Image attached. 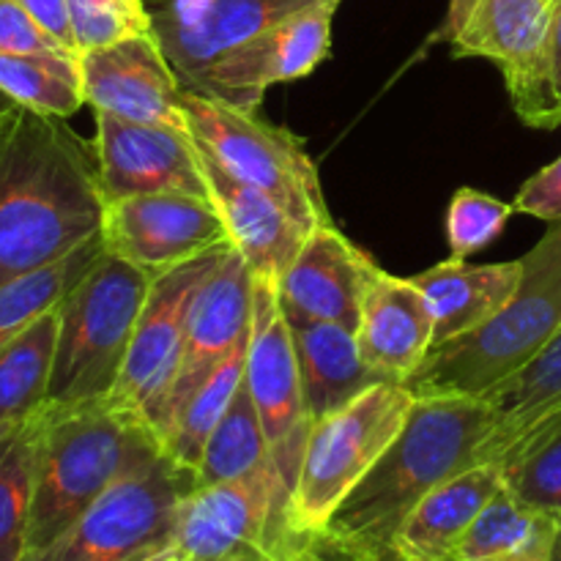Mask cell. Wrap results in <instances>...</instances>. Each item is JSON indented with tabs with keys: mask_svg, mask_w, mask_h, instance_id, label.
<instances>
[{
	"mask_svg": "<svg viewBox=\"0 0 561 561\" xmlns=\"http://www.w3.org/2000/svg\"><path fill=\"white\" fill-rule=\"evenodd\" d=\"M104 208L93 142L66 118L16 104L0 113V285L102 233Z\"/></svg>",
	"mask_w": 561,
	"mask_h": 561,
	"instance_id": "cell-1",
	"label": "cell"
},
{
	"mask_svg": "<svg viewBox=\"0 0 561 561\" xmlns=\"http://www.w3.org/2000/svg\"><path fill=\"white\" fill-rule=\"evenodd\" d=\"M491 416L482 398H416L400 436L312 540L334 553L392 546L403 520L433 488L477 466Z\"/></svg>",
	"mask_w": 561,
	"mask_h": 561,
	"instance_id": "cell-2",
	"label": "cell"
},
{
	"mask_svg": "<svg viewBox=\"0 0 561 561\" xmlns=\"http://www.w3.org/2000/svg\"><path fill=\"white\" fill-rule=\"evenodd\" d=\"M164 453L140 416L91 400L42 405L25 559L64 535L115 480Z\"/></svg>",
	"mask_w": 561,
	"mask_h": 561,
	"instance_id": "cell-3",
	"label": "cell"
},
{
	"mask_svg": "<svg viewBox=\"0 0 561 561\" xmlns=\"http://www.w3.org/2000/svg\"><path fill=\"white\" fill-rule=\"evenodd\" d=\"M513 299L482 327L431 348L403 383L416 398H485L561 329V222L526 252Z\"/></svg>",
	"mask_w": 561,
	"mask_h": 561,
	"instance_id": "cell-4",
	"label": "cell"
},
{
	"mask_svg": "<svg viewBox=\"0 0 561 561\" xmlns=\"http://www.w3.org/2000/svg\"><path fill=\"white\" fill-rule=\"evenodd\" d=\"M142 268L104 250L85 277L58 305L49 405H77L104 400L121 376L131 334L148 296Z\"/></svg>",
	"mask_w": 561,
	"mask_h": 561,
	"instance_id": "cell-5",
	"label": "cell"
},
{
	"mask_svg": "<svg viewBox=\"0 0 561 561\" xmlns=\"http://www.w3.org/2000/svg\"><path fill=\"white\" fill-rule=\"evenodd\" d=\"M294 488L277 463L184 499L173 546L181 561H310L312 540L290 520Z\"/></svg>",
	"mask_w": 561,
	"mask_h": 561,
	"instance_id": "cell-6",
	"label": "cell"
},
{
	"mask_svg": "<svg viewBox=\"0 0 561 561\" xmlns=\"http://www.w3.org/2000/svg\"><path fill=\"white\" fill-rule=\"evenodd\" d=\"M411 409L414 394L387 381L310 427L290 499L296 531L321 535L334 510L400 436Z\"/></svg>",
	"mask_w": 561,
	"mask_h": 561,
	"instance_id": "cell-7",
	"label": "cell"
},
{
	"mask_svg": "<svg viewBox=\"0 0 561 561\" xmlns=\"http://www.w3.org/2000/svg\"><path fill=\"white\" fill-rule=\"evenodd\" d=\"M195 471L159 453L115 480L69 529L25 561H129L173 542Z\"/></svg>",
	"mask_w": 561,
	"mask_h": 561,
	"instance_id": "cell-8",
	"label": "cell"
},
{
	"mask_svg": "<svg viewBox=\"0 0 561 561\" xmlns=\"http://www.w3.org/2000/svg\"><path fill=\"white\" fill-rule=\"evenodd\" d=\"M181 110L197 146L233 179L274 195L310 228L332 222L316 162L294 131L186 88Z\"/></svg>",
	"mask_w": 561,
	"mask_h": 561,
	"instance_id": "cell-9",
	"label": "cell"
},
{
	"mask_svg": "<svg viewBox=\"0 0 561 561\" xmlns=\"http://www.w3.org/2000/svg\"><path fill=\"white\" fill-rule=\"evenodd\" d=\"M553 0H449L436 33L458 58H485L504 75L513 107L535 129L561 126V102L546 64Z\"/></svg>",
	"mask_w": 561,
	"mask_h": 561,
	"instance_id": "cell-10",
	"label": "cell"
},
{
	"mask_svg": "<svg viewBox=\"0 0 561 561\" xmlns=\"http://www.w3.org/2000/svg\"><path fill=\"white\" fill-rule=\"evenodd\" d=\"M230 250H233L230 239L219 241L211 250L151 277L131 334L129 354L113 392L104 398L115 409L140 416L157 433L159 442H162L170 392L179 373L190 307L203 279L225 261Z\"/></svg>",
	"mask_w": 561,
	"mask_h": 561,
	"instance_id": "cell-11",
	"label": "cell"
},
{
	"mask_svg": "<svg viewBox=\"0 0 561 561\" xmlns=\"http://www.w3.org/2000/svg\"><path fill=\"white\" fill-rule=\"evenodd\" d=\"M244 387L261 416L274 463L294 488L312 422L305 409L294 334L279 305V283L274 277L252 274V323L247 340Z\"/></svg>",
	"mask_w": 561,
	"mask_h": 561,
	"instance_id": "cell-12",
	"label": "cell"
},
{
	"mask_svg": "<svg viewBox=\"0 0 561 561\" xmlns=\"http://www.w3.org/2000/svg\"><path fill=\"white\" fill-rule=\"evenodd\" d=\"M343 0H318L266 27L203 71L192 91L255 113L263 93L312 75L332 53V22Z\"/></svg>",
	"mask_w": 561,
	"mask_h": 561,
	"instance_id": "cell-13",
	"label": "cell"
},
{
	"mask_svg": "<svg viewBox=\"0 0 561 561\" xmlns=\"http://www.w3.org/2000/svg\"><path fill=\"white\" fill-rule=\"evenodd\" d=\"M102 239L104 250L157 277L228 241V230L211 197L153 192L107 203Z\"/></svg>",
	"mask_w": 561,
	"mask_h": 561,
	"instance_id": "cell-14",
	"label": "cell"
},
{
	"mask_svg": "<svg viewBox=\"0 0 561 561\" xmlns=\"http://www.w3.org/2000/svg\"><path fill=\"white\" fill-rule=\"evenodd\" d=\"M96 115L99 181L104 203L153 192L208 195L201 151L190 129L159 124H137L110 113Z\"/></svg>",
	"mask_w": 561,
	"mask_h": 561,
	"instance_id": "cell-15",
	"label": "cell"
},
{
	"mask_svg": "<svg viewBox=\"0 0 561 561\" xmlns=\"http://www.w3.org/2000/svg\"><path fill=\"white\" fill-rule=\"evenodd\" d=\"M318 0H159L153 33L186 91L203 71Z\"/></svg>",
	"mask_w": 561,
	"mask_h": 561,
	"instance_id": "cell-16",
	"label": "cell"
},
{
	"mask_svg": "<svg viewBox=\"0 0 561 561\" xmlns=\"http://www.w3.org/2000/svg\"><path fill=\"white\" fill-rule=\"evenodd\" d=\"M85 104L93 113H110L137 124L190 129L181 110L179 75L170 66L157 33L126 38L80 55Z\"/></svg>",
	"mask_w": 561,
	"mask_h": 561,
	"instance_id": "cell-17",
	"label": "cell"
},
{
	"mask_svg": "<svg viewBox=\"0 0 561 561\" xmlns=\"http://www.w3.org/2000/svg\"><path fill=\"white\" fill-rule=\"evenodd\" d=\"M252 323V268L247 266L239 250H230L225 261L203 279L195 301L190 307L181 348L179 373L168 403V420H175L186 400L201 389V383L219 367V362L239 343L250 337ZM162 433V438H164Z\"/></svg>",
	"mask_w": 561,
	"mask_h": 561,
	"instance_id": "cell-18",
	"label": "cell"
},
{
	"mask_svg": "<svg viewBox=\"0 0 561 561\" xmlns=\"http://www.w3.org/2000/svg\"><path fill=\"white\" fill-rule=\"evenodd\" d=\"M373 257L362 252L332 222L318 225L285 268L279 305L288 321H334L359 327L362 296L370 279Z\"/></svg>",
	"mask_w": 561,
	"mask_h": 561,
	"instance_id": "cell-19",
	"label": "cell"
},
{
	"mask_svg": "<svg viewBox=\"0 0 561 561\" xmlns=\"http://www.w3.org/2000/svg\"><path fill=\"white\" fill-rule=\"evenodd\" d=\"M197 151H201L208 195L222 217L230 244L239 250L255 277L279 279L316 228L301 222L274 195L233 179L201 146Z\"/></svg>",
	"mask_w": 561,
	"mask_h": 561,
	"instance_id": "cell-20",
	"label": "cell"
},
{
	"mask_svg": "<svg viewBox=\"0 0 561 561\" xmlns=\"http://www.w3.org/2000/svg\"><path fill=\"white\" fill-rule=\"evenodd\" d=\"M362 359L392 383H405L433 348V316L411 277L373 268L356 327Z\"/></svg>",
	"mask_w": 561,
	"mask_h": 561,
	"instance_id": "cell-21",
	"label": "cell"
},
{
	"mask_svg": "<svg viewBox=\"0 0 561 561\" xmlns=\"http://www.w3.org/2000/svg\"><path fill=\"white\" fill-rule=\"evenodd\" d=\"M491 431L477 447V463H507L561 431V329L535 362L485 394Z\"/></svg>",
	"mask_w": 561,
	"mask_h": 561,
	"instance_id": "cell-22",
	"label": "cell"
},
{
	"mask_svg": "<svg viewBox=\"0 0 561 561\" xmlns=\"http://www.w3.org/2000/svg\"><path fill=\"white\" fill-rule=\"evenodd\" d=\"M504 491L496 463H477L433 488L392 540V551L411 561H447L482 510Z\"/></svg>",
	"mask_w": 561,
	"mask_h": 561,
	"instance_id": "cell-23",
	"label": "cell"
},
{
	"mask_svg": "<svg viewBox=\"0 0 561 561\" xmlns=\"http://www.w3.org/2000/svg\"><path fill=\"white\" fill-rule=\"evenodd\" d=\"M294 334L296 359L301 373V392L310 422L345 409L356 398L387 383L365 359L354 329L334 321H288Z\"/></svg>",
	"mask_w": 561,
	"mask_h": 561,
	"instance_id": "cell-24",
	"label": "cell"
},
{
	"mask_svg": "<svg viewBox=\"0 0 561 561\" xmlns=\"http://www.w3.org/2000/svg\"><path fill=\"white\" fill-rule=\"evenodd\" d=\"M524 261L471 263L447 257L427 272L414 274L411 283L422 290L433 316V348L460 337L491 321L518 290Z\"/></svg>",
	"mask_w": 561,
	"mask_h": 561,
	"instance_id": "cell-25",
	"label": "cell"
},
{
	"mask_svg": "<svg viewBox=\"0 0 561 561\" xmlns=\"http://www.w3.org/2000/svg\"><path fill=\"white\" fill-rule=\"evenodd\" d=\"M559 520L520 504L504 488L447 561H553Z\"/></svg>",
	"mask_w": 561,
	"mask_h": 561,
	"instance_id": "cell-26",
	"label": "cell"
},
{
	"mask_svg": "<svg viewBox=\"0 0 561 561\" xmlns=\"http://www.w3.org/2000/svg\"><path fill=\"white\" fill-rule=\"evenodd\" d=\"M42 409L0 425V561H25Z\"/></svg>",
	"mask_w": 561,
	"mask_h": 561,
	"instance_id": "cell-27",
	"label": "cell"
},
{
	"mask_svg": "<svg viewBox=\"0 0 561 561\" xmlns=\"http://www.w3.org/2000/svg\"><path fill=\"white\" fill-rule=\"evenodd\" d=\"M58 345V307L0 348V425L31 416L47 403Z\"/></svg>",
	"mask_w": 561,
	"mask_h": 561,
	"instance_id": "cell-28",
	"label": "cell"
},
{
	"mask_svg": "<svg viewBox=\"0 0 561 561\" xmlns=\"http://www.w3.org/2000/svg\"><path fill=\"white\" fill-rule=\"evenodd\" d=\"M0 93L16 107L69 118L85 104L80 55H0Z\"/></svg>",
	"mask_w": 561,
	"mask_h": 561,
	"instance_id": "cell-29",
	"label": "cell"
},
{
	"mask_svg": "<svg viewBox=\"0 0 561 561\" xmlns=\"http://www.w3.org/2000/svg\"><path fill=\"white\" fill-rule=\"evenodd\" d=\"M102 252L104 239L99 233L60 261L0 285V348L25 332L44 312L55 310Z\"/></svg>",
	"mask_w": 561,
	"mask_h": 561,
	"instance_id": "cell-30",
	"label": "cell"
},
{
	"mask_svg": "<svg viewBox=\"0 0 561 561\" xmlns=\"http://www.w3.org/2000/svg\"><path fill=\"white\" fill-rule=\"evenodd\" d=\"M247 340L236 345V348L219 362L217 370H214L211 376L201 383V389L186 400L184 409L175 414L168 433H164V455L173 458L179 466H184V469L197 471V463H201L208 438L217 431L222 416L228 414L230 403H233L236 392H239L241 381H244Z\"/></svg>",
	"mask_w": 561,
	"mask_h": 561,
	"instance_id": "cell-31",
	"label": "cell"
},
{
	"mask_svg": "<svg viewBox=\"0 0 561 561\" xmlns=\"http://www.w3.org/2000/svg\"><path fill=\"white\" fill-rule=\"evenodd\" d=\"M266 463H274L272 449H268L255 403H252L250 392L241 381L228 414L222 416V422L203 449V458L195 471L197 488L239 480V477L250 474Z\"/></svg>",
	"mask_w": 561,
	"mask_h": 561,
	"instance_id": "cell-32",
	"label": "cell"
},
{
	"mask_svg": "<svg viewBox=\"0 0 561 561\" xmlns=\"http://www.w3.org/2000/svg\"><path fill=\"white\" fill-rule=\"evenodd\" d=\"M77 55L153 33L146 0H66Z\"/></svg>",
	"mask_w": 561,
	"mask_h": 561,
	"instance_id": "cell-33",
	"label": "cell"
},
{
	"mask_svg": "<svg viewBox=\"0 0 561 561\" xmlns=\"http://www.w3.org/2000/svg\"><path fill=\"white\" fill-rule=\"evenodd\" d=\"M504 488L526 507L561 524V431L499 466Z\"/></svg>",
	"mask_w": 561,
	"mask_h": 561,
	"instance_id": "cell-34",
	"label": "cell"
},
{
	"mask_svg": "<svg viewBox=\"0 0 561 561\" xmlns=\"http://www.w3.org/2000/svg\"><path fill=\"white\" fill-rule=\"evenodd\" d=\"M513 214V203H504L471 186H460L447 208L449 257L466 261L474 252L485 250L504 233Z\"/></svg>",
	"mask_w": 561,
	"mask_h": 561,
	"instance_id": "cell-35",
	"label": "cell"
},
{
	"mask_svg": "<svg viewBox=\"0 0 561 561\" xmlns=\"http://www.w3.org/2000/svg\"><path fill=\"white\" fill-rule=\"evenodd\" d=\"M38 53H71V49L49 36L16 0H0V55Z\"/></svg>",
	"mask_w": 561,
	"mask_h": 561,
	"instance_id": "cell-36",
	"label": "cell"
},
{
	"mask_svg": "<svg viewBox=\"0 0 561 561\" xmlns=\"http://www.w3.org/2000/svg\"><path fill=\"white\" fill-rule=\"evenodd\" d=\"M515 211L529 214L542 222H561V157L537 170L515 197Z\"/></svg>",
	"mask_w": 561,
	"mask_h": 561,
	"instance_id": "cell-37",
	"label": "cell"
},
{
	"mask_svg": "<svg viewBox=\"0 0 561 561\" xmlns=\"http://www.w3.org/2000/svg\"><path fill=\"white\" fill-rule=\"evenodd\" d=\"M49 36L58 38L64 47H69L71 53H77L75 38H71V25L69 14H66V0H16Z\"/></svg>",
	"mask_w": 561,
	"mask_h": 561,
	"instance_id": "cell-38",
	"label": "cell"
},
{
	"mask_svg": "<svg viewBox=\"0 0 561 561\" xmlns=\"http://www.w3.org/2000/svg\"><path fill=\"white\" fill-rule=\"evenodd\" d=\"M546 64L553 82V91H557L561 102V0H553L551 3V22H548L546 38Z\"/></svg>",
	"mask_w": 561,
	"mask_h": 561,
	"instance_id": "cell-39",
	"label": "cell"
},
{
	"mask_svg": "<svg viewBox=\"0 0 561 561\" xmlns=\"http://www.w3.org/2000/svg\"><path fill=\"white\" fill-rule=\"evenodd\" d=\"M343 557L348 561H411V559L400 557V553H394L392 548H383V551H373V553H343Z\"/></svg>",
	"mask_w": 561,
	"mask_h": 561,
	"instance_id": "cell-40",
	"label": "cell"
},
{
	"mask_svg": "<svg viewBox=\"0 0 561 561\" xmlns=\"http://www.w3.org/2000/svg\"><path fill=\"white\" fill-rule=\"evenodd\" d=\"M129 561H181V559H179V551H175V546L170 542V546L157 548V551H148L142 553V557H135Z\"/></svg>",
	"mask_w": 561,
	"mask_h": 561,
	"instance_id": "cell-41",
	"label": "cell"
},
{
	"mask_svg": "<svg viewBox=\"0 0 561 561\" xmlns=\"http://www.w3.org/2000/svg\"><path fill=\"white\" fill-rule=\"evenodd\" d=\"M553 561H561V524H559V535H557V551H553Z\"/></svg>",
	"mask_w": 561,
	"mask_h": 561,
	"instance_id": "cell-42",
	"label": "cell"
},
{
	"mask_svg": "<svg viewBox=\"0 0 561 561\" xmlns=\"http://www.w3.org/2000/svg\"><path fill=\"white\" fill-rule=\"evenodd\" d=\"M11 104H14V102H11V99H5L3 93H0V113H3L5 107H11Z\"/></svg>",
	"mask_w": 561,
	"mask_h": 561,
	"instance_id": "cell-43",
	"label": "cell"
}]
</instances>
